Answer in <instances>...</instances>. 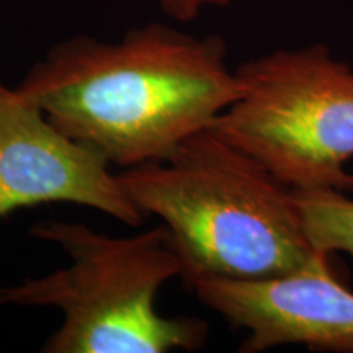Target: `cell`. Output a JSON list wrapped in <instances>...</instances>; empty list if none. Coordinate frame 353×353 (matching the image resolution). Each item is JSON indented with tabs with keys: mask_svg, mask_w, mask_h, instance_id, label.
Masks as SVG:
<instances>
[{
	"mask_svg": "<svg viewBox=\"0 0 353 353\" xmlns=\"http://www.w3.org/2000/svg\"><path fill=\"white\" fill-rule=\"evenodd\" d=\"M17 87L61 132L120 169L172 156L239 97L223 38L162 23L117 43L74 37L56 44Z\"/></svg>",
	"mask_w": 353,
	"mask_h": 353,
	"instance_id": "obj_1",
	"label": "cell"
},
{
	"mask_svg": "<svg viewBox=\"0 0 353 353\" xmlns=\"http://www.w3.org/2000/svg\"><path fill=\"white\" fill-rule=\"evenodd\" d=\"M117 175L141 213L169 229L190 291L206 278L285 275L322 255L307 239L293 190L213 126L167 159Z\"/></svg>",
	"mask_w": 353,
	"mask_h": 353,
	"instance_id": "obj_2",
	"label": "cell"
},
{
	"mask_svg": "<svg viewBox=\"0 0 353 353\" xmlns=\"http://www.w3.org/2000/svg\"><path fill=\"white\" fill-rule=\"evenodd\" d=\"M30 236L59 245L64 268L0 288V306L51 307L63 324L44 353H167L206 345L208 322L157 311L159 290L182 276V262L164 224L126 237L81 223L41 221Z\"/></svg>",
	"mask_w": 353,
	"mask_h": 353,
	"instance_id": "obj_3",
	"label": "cell"
},
{
	"mask_svg": "<svg viewBox=\"0 0 353 353\" xmlns=\"http://www.w3.org/2000/svg\"><path fill=\"white\" fill-rule=\"evenodd\" d=\"M239 97L213 128L291 190L353 193V69L324 44L236 69Z\"/></svg>",
	"mask_w": 353,
	"mask_h": 353,
	"instance_id": "obj_4",
	"label": "cell"
},
{
	"mask_svg": "<svg viewBox=\"0 0 353 353\" xmlns=\"http://www.w3.org/2000/svg\"><path fill=\"white\" fill-rule=\"evenodd\" d=\"M110 167L57 130L19 87L0 82V219L20 208L72 203L138 228L144 214Z\"/></svg>",
	"mask_w": 353,
	"mask_h": 353,
	"instance_id": "obj_5",
	"label": "cell"
},
{
	"mask_svg": "<svg viewBox=\"0 0 353 353\" xmlns=\"http://www.w3.org/2000/svg\"><path fill=\"white\" fill-rule=\"evenodd\" d=\"M329 257L322 254L301 270L259 280L206 278L192 291L234 327L247 330L241 353L283 345L353 353V291L334 275Z\"/></svg>",
	"mask_w": 353,
	"mask_h": 353,
	"instance_id": "obj_6",
	"label": "cell"
},
{
	"mask_svg": "<svg viewBox=\"0 0 353 353\" xmlns=\"http://www.w3.org/2000/svg\"><path fill=\"white\" fill-rule=\"evenodd\" d=\"M304 231L317 252L353 260V198L337 190H293Z\"/></svg>",
	"mask_w": 353,
	"mask_h": 353,
	"instance_id": "obj_7",
	"label": "cell"
},
{
	"mask_svg": "<svg viewBox=\"0 0 353 353\" xmlns=\"http://www.w3.org/2000/svg\"><path fill=\"white\" fill-rule=\"evenodd\" d=\"M162 10H164L170 19L179 21H192L198 17L203 7L228 6L231 0H159Z\"/></svg>",
	"mask_w": 353,
	"mask_h": 353,
	"instance_id": "obj_8",
	"label": "cell"
}]
</instances>
